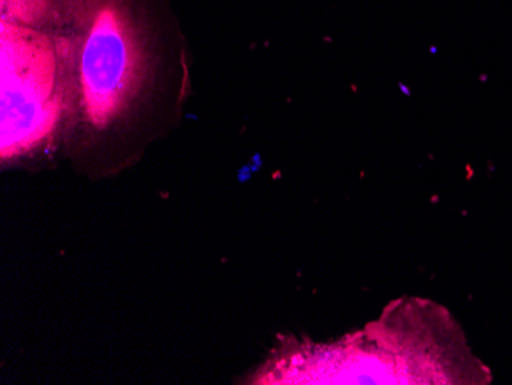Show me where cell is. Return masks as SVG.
<instances>
[{
  "label": "cell",
  "instance_id": "1",
  "mask_svg": "<svg viewBox=\"0 0 512 385\" xmlns=\"http://www.w3.org/2000/svg\"><path fill=\"white\" fill-rule=\"evenodd\" d=\"M79 94L83 119L105 129L125 114L145 82L142 28L129 0H83Z\"/></svg>",
  "mask_w": 512,
  "mask_h": 385
},
{
  "label": "cell",
  "instance_id": "2",
  "mask_svg": "<svg viewBox=\"0 0 512 385\" xmlns=\"http://www.w3.org/2000/svg\"><path fill=\"white\" fill-rule=\"evenodd\" d=\"M2 158L45 145L63 114L65 83L59 43L39 28L2 22Z\"/></svg>",
  "mask_w": 512,
  "mask_h": 385
},
{
  "label": "cell",
  "instance_id": "3",
  "mask_svg": "<svg viewBox=\"0 0 512 385\" xmlns=\"http://www.w3.org/2000/svg\"><path fill=\"white\" fill-rule=\"evenodd\" d=\"M54 14V0H2V17L11 24L40 28Z\"/></svg>",
  "mask_w": 512,
  "mask_h": 385
}]
</instances>
